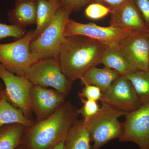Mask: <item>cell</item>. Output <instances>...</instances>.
I'll return each mask as SVG.
<instances>
[{
    "label": "cell",
    "instance_id": "603a6c76",
    "mask_svg": "<svg viewBox=\"0 0 149 149\" xmlns=\"http://www.w3.org/2000/svg\"><path fill=\"white\" fill-rule=\"evenodd\" d=\"M80 99L83 105L80 109H77V112L82 116V120L86 121L95 115L100 109L101 107L97 101Z\"/></svg>",
    "mask_w": 149,
    "mask_h": 149
},
{
    "label": "cell",
    "instance_id": "cb8c5ba5",
    "mask_svg": "<svg viewBox=\"0 0 149 149\" xmlns=\"http://www.w3.org/2000/svg\"><path fill=\"white\" fill-rule=\"evenodd\" d=\"M25 35L23 28L14 24H7L0 22V41L8 37L19 39Z\"/></svg>",
    "mask_w": 149,
    "mask_h": 149
},
{
    "label": "cell",
    "instance_id": "7c38bea8",
    "mask_svg": "<svg viewBox=\"0 0 149 149\" xmlns=\"http://www.w3.org/2000/svg\"><path fill=\"white\" fill-rule=\"evenodd\" d=\"M32 112L37 117L36 122L49 116L65 102V96L55 90L33 85L30 90Z\"/></svg>",
    "mask_w": 149,
    "mask_h": 149
},
{
    "label": "cell",
    "instance_id": "1f68e13d",
    "mask_svg": "<svg viewBox=\"0 0 149 149\" xmlns=\"http://www.w3.org/2000/svg\"><path fill=\"white\" fill-rule=\"evenodd\" d=\"M16 149H27V148H25V147H24L23 146H22V145H20V146H19L17 147V148Z\"/></svg>",
    "mask_w": 149,
    "mask_h": 149
},
{
    "label": "cell",
    "instance_id": "9a60e30c",
    "mask_svg": "<svg viewBox=\"0 0 149 149\" xmlns=\"http://www.w3.org/2000/svg\"><path fill=\"white\" fill-rule=\"evenodd\" d=\"M61 4L60 0H37V26L32 41L40 37L49 25Z\"/></svg>",
    "mask_w": 149,
    "mask_h": 149
},
{
    "label": "cell",
    "instance_id": "ba28073f",
    "mask_svg": "<svg viewBox=\"0 0 149 149\" xmlns=\"http://www.w3.org/2000/svg\"><path fill=\"white\" fill-rule=\"evenodd\" d=\"M0 78L5 86V92L9 102L26 117H31L32 111L30 93L33 84L26 77L15 75L1 64Z\"/></svg>",
    "mask_w": 149,
    "mask_h": 149
},
{
    "label": "cell",
    "instance_id": "3957f363",
    "mask_svg": "<svg viewBox=\"0 0 149 149\" xmlns=\"http://www.w3.org/2000/svg\"><path fill=\"white\" fill-rule=\"evenodd\" d=\"M101 102L100 109L95 115L87 121L83 120L93 143L91 149H100L110 141L120 139L123 123L120 122L118 118L128 113Z\"/></svg>",
    "mask_w": 149,
    "mask_h": 149
},
{
    "label": "cell",
    "instance_id": "7402d4cb",
    "mask_svg": "<svg viewBox=\"0 0 149 149\" xmlns=\"http://www.w3.org/2000/svg\"><path fill=\"white\" fill-rule=\"evenodd\" d=\"M111 13V10L106 6L97 3H91L85 10V16L90 19L98 20Z\"/></svg>",
    "mask_w": 149,
    "mask_h": 149
},
{
    "label": "cell",
    "instance_id": "d6a6232c",
    "mask_svg": "<svg viewBox=\"0 0 149 149\" xmlns=\"http://www.w3.org/2000/svg\"><path fill=\"white\" fill-rule=\"evenodd\" d=\"M148 71L149 72V65H148Z\"/></svg>",
    "mask_w": 149,
    "mask_h": 149
},
{
    "label": "cell",
    "instance_id": "4316f807",
    "mask_svg": "<svg viewBox=\"0 0 149 149\" xmlns=\"http://www.w3.org/2000/svg\"><path fill=\"white\" fill-rule=\"evenodd\" d=\"M149 30V0H133Z\"/></svg>",
    "mask_w": 149,
    "mask_h": 149
},
{
    "label": "cell",
    "instance_id": "30bf717a",
    "mask_svg": "<svg viewBox=\"0 0 149 149\" xmlns=\"http://www.w3.org/2000/svg\"><path fill=\"white\" fill-rule=\"evenodd\" d=\"M100 101L126 113L135 110L141 106L133 85L125 74H120L102 93Z\"/></svg>",
    "mask_w": 149,
    "mask_h": 149
},
{
    "label": "cell",
    "instance_id": "44dd1931",
    "mask_svg": "<svg viewBox=\"0 0 149 149\" xmlns=\"http://www.w3.org/2000/svg\"><path fill=\"white\" fill-rule=\"evenodd\" d=\"M125 75L133 85L141 105L149 103L148 71L137 70Z\"/></svg>",
    "mask_w": 149,
    "mask_h": 149
},
{
    "label": "cell",
    "instance_id": "8992f818",
    "mask_svg": "<svg viewBox=\"0 0 149 149\" xmlns=\"http://www.w3.org/2000/svg\"><path fill=\"white\" fill-rule=\"evenodd\" d=\"M34 32L35 30L29 31L15 42L0 44V64L5 68L20 75L24 70L39 60L29 51Z\"/></svg>",
    "mask_w": 149,
    "mask_h": 149
},
{
    "label": "cell",
    "instance_id": "5b68a950",
    "mask_svg": "<svg viewBox=\"0 0 149 149\" xmlns=\"http://www.w3.org/2000/svg\"><path fill=\"white\" fill-rule=\"evenodd\" d=\"M72 13L61 6L49 25L29 46L30 53L40 60L49 57H57L65 37V27Z\"/></svg>",
    "mask_w": 149,
    "mask_h": 149
},
{
    "label": "cell",
    "instance_id": "484cf974",
    "mask_svg": "<svg viewBox=\"0 0 149 149\" xmlns=\"http://www.w3.org/2000/svg\"><path fill=\"white\" fill-rule=\"evenodd\" d=\"M61 6L71 12L80 10L91 3V0H61Z\"/></svg>",
    "mask_w": 149,
    "mask_h": 149
},
{
    "label": "cell",
    "instance_id": "ffe728a7",
    "mask_svg": "<svg viewBox=\"0 0 149 149\" xmlns=\"http://www.w3.org/2000/svg\"><path fill=\"white\" fill-rule=\"evenodd\" d=\"M24 125L19 123L0 127V149H16L22 145Z\"/></svg>",
    "mask_w": 149,
    "mask_h": 149
},
{
    "label": "cell",
    "instance_id": "6da1fadb",
    "mask_svg": "<svg viewBox=\"0 0 149 149\" xmlns=\"http://www.w3.org/2000/svg\"><path fill=\"white\" fill-rule=\"evenodd\" d=\"M106 45L82 35L65 37L57 57L62 72L72 82L102 63Z\"/></svg>",
    "mask_w": 149,
    "mask_h": 149
},
{
    "label": "cell",
    "instance_id": "83f0119b",
    "mask_svg": "<svg viewBox=\"0 0 149 149\" xmlns=\"http://www.w3.org/2000/svg\"><path fill=\"white\" fill-rule=\"evenodd\" d=\"M91 3H97L106 6L112 11L124 4L128 0H91Z\"/></svg>",
    "mask_w": 149,
    "mask_h": 149
},
{
    "label": "cell",
    "instance_id": "9c48e42d",
    "mask_svg": "<svg viewBox=\"0 0 149 149\" xmlns=\"http://www.w3.org/2000/svg\"><path fill=\"white\" fill-rule=\"evenodd\" d=\"M125 117L119 141L132 142L139 149H149V103L128 112Z\"/></svg>",
    "mask_w": 149,
    "mask_h": 149
},
{
    "label": "cell",
    "instance_id": "ac0fdd59",
    "mask_svg": "<svg viewBox=\"0 0 149 149\" xmlns=\"http://www.w3.org/2000/svg\"><path fill=\"white\" fill-rule=\"evenodd\" d=\"M120 74L114 70L104 67L98 68H92L88 70L82 78L81 82H85L95 85L104 93L109 88L113 82Z\"/></svg>",
    "mask_w": 149,
    "mask_h": 149
},
{
    "label": "cell",
    "instance_id": "f546056e",
    "mask_svg": "<svg viewBox=\"0 0 149 149\" xmlns=\"http://www.w3.org/2000/svg\"><path fill=\"white\" fill-rule=\"evenodd\" d=\"M4 92V90H3L2 84L0 83V97L3 95Z\"/></svg>",
    "mask_w": 149,
    "mask_h": 149
},
{
    "label": "cell",
    "instance_id": "e0dca14e",
    "mask_svg": "<svg viewBox=\"0 0 149 149\" xmlns=\"http://www.w3.org/2000/svg\"><path fill=\"white\" fill-rule=\"evenodd\" d=\"M14 123H19L25 128H29L34 125L35 122L10 104L4 90L0 97V127Z\"/></svg>",
    "mask_w": 149,
    "mask_h": 149
},
{
    "label": "cell",
    "instance_id": "4fadbf2b",
    "mask_svg": "<svg viewBox=\"0 0 149 149\" xmlns=\"http://www.w3.org/2000/svg\"><path fill=\"white\" fill-rule=\"evenodd\" d=\"M109 25L130 32H149L133 0H128L120 7L112 11Z\"/></svg>",
    "mask_w": 149,
    "mask_h": 149
},
{
    "label": "cell",
    "instance_id": "7a4b0ae2",
    "mask_svg": "<svg viewBox=\"0 0 149 149\" xmlns=\"http://www.w3.org/2000/svg\"><path fill=\"white\" fill-rule=\"evenodd\" d=\"M77 109L65 102L53 114L24 130L22 145L27 149H52L65 141L70 128L78 120Z\"/></svg>",
    "mask_w": 149,
    "mask_h": 149
},
{
    "label": "cell",
    "instance_id": "5bb4252c",
    "mask_svg": "<svg viewBox=\"0 0 149 149\" xmlns=\"http://www.w3.org/2000/svg\"><path fill=\"white\" fill-rule=\"evenodd\" d=\"M37 11V1L16 2L14 7L8 11V21L22 28L36 24Z\"/></svg>",
    "mask_w": 149,
    "mask_h": 149
},
{
    "label": "cell",
    "instance_id": "52a82bcc",
    "mask_svg": "<svg viewBox=\"0 0 149 149\" xmlns=\"http://www.w3.org/2000/svg\"><path fill=\"white\" fill-rule=\"evenodd\" d=\"M128 31L109 26L103 27L95 23L84 24L69 18L64 31L65 37L82 35L97 40L107 46L116 45L128 34Z\"/></svg>",
    "mask_w": 149,
    "mask_h": 149
},
{
    "label": "cell",
    "instance_id": "d6986e66",
    "mask_svg": "<svg viewBox=\"0 0 149 149\" xmlns=\"http://www.w3.org/2000/svg\"><path fill=\"white\" fill-rule=\"evenodd\" d=\"M91 142L89 131L84 121L78 120L67 136L64 149H91Z\"/></svg>",
    "mask_w": 149,
    "mask_h": 149
},
{
    "label": "cell",
    "instance_id": "836d02e7",
    "mask_svg": "<svg viewBox=\"0 0 149 149\" xmlns=\"http://www.w3.org/2000/svg\"><path fill=\"white\" fill-rule=\"evenodd\" d=\"M60 1H61V0H60Z\"/></svg>",
    "mask_w": 149,
    "mask_h": 149
},
{
    "label": "cell",
    "instance_id": "8fae6325",
    "mask_svg": "<svg viewBox=\"0 0 149 149\" xmlns=\"http://www.w3.org/2000/svg\"><path fill=\"white\" fill-rule=\"evenodd\" d=\"M119 46L128 61L136 69L148 71L149 32H131L120 42Z\"/></svg>",
    "mask_w": 149,
    "mask_h": 149
},
{
    "label": "cell",
    "instance_id": "d4e9b609",
    "mask_svg": "<svg viewBox=\"0 0 149 149\" xmlns=\"http://www.w3.org/2000/svg\"><path fill=\"white\" fill-rule=\"evenodd\" d=\"M84 87L81 92L79 93L80 99L92 100H101L102 95V92L98 87L86 82H83Z\"/></svg>",
    "mask_w": 149,
    "mask_h": 149
},
{
    "label": "cell",
    "instance_id": "f1b7e54d",
    "mask_svg": "<svg viewBox=\"0 0 149 149\" xmlns=\"http://www.w3.org/2000/svg\"><path fill=\"white\" fill-rule=\"evenodd\" d=\"M64 141L60 142L52 149H64Z\"/></svg>",
    "mask_w": 149,
    "mask_h": 149
},
{
    "label": "cell",
    "instance_id": "4dcf8cb0",
    "mask_svg": "<svg viewBox=\"0 0 149 149\" xmlns=\"http://www.w3.org/2000/svg\"><path fill=\"white\" fill-rule=\"evenodd\" d=\"M15 2L19 1H37V0H14Z\"/></svg>",
    "mask_w": 149,
    "mask_h": 149
},
{
    "label": "cell",
    "instance_id": "2e32d148",
    "mask_svg": "<svg viewBox=\"0 0 149 149\" xmlns=\"http://www.w3.org/2000/svg\"><path fill=\"white\" fill-rule=\"evenodd\" d=\"M101 63L105 67L114 70L120 74H125L137 70L128 61L119 45L106 46Z\"/></svg>",
    "mask_w": 149,
    "mask_h": 149
},
{
    "label": "cell",
    "instance_id": "277c9868",
    "mask_svg": "<svg viewBox=\"0 0 149 149\" xmlns=\"http://www.w3.org/2000/svg\"><path fill=\"white\" fill-rule=\"evenodd\" d=\"M34 85L43 88L51 87L66 97L70 93L73 82L62 72L57 57L39 60L22 72Z\"/></svg>",
    "mask_w": 149,
    "mask_h": 149
}]
</instances>
